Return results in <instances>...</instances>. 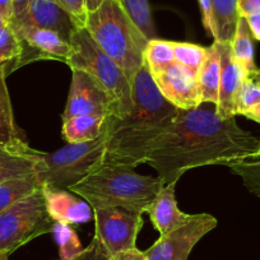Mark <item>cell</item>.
<instances>
[{"label": "cell", "mask_w": 260, "mask_h": 260, "mask_svg": "<svg viewBox=\"0 0 260 260\" xmlns=\"http://www.w3.org/2000/svg\"><path fill=\"white\" fill-rule=\"evenodd\" d=\"M203 104L180 110L176 120L157 141L144 164L153 167L164 185L176 184L195 167L231 164L256 154L260 139L237 125L235 117L223 119ZM216 106V105H214Z\"/></svg>", "instance_id": "obj_1"}, {"label": "cell", "mask_w": 260, "mask_h": 260, "mask_svg": "<svg viewBox=\"0 0 260 260\" xmlns=\"http://www.w3.org/2000/svg\"><path fill=\"white\" fill-rule=\"evenodd\" d=\"M133 106L124 117L110 116V133L102 164L136 169L172 126L180 110L157 88L143 62L133 82Z\"/></svg>", "instance_id": "obj_2"}, {"label": "cell", "mask_w": 260, "mask_h": 260, "mask_svg": "<svg viewBox=\"0 0 260 260\" xmlns=\"http://www.w3.org/2000/svg\"><path fill=\"white\" fill-rule=\"evenodd\" d=\"M162 187L158 176H143L130 167L101 164L68 190L84 199L92 209L121 207L143 214Z\"/></svg>", "instance_id": "obj_3"}, {"label": "cell", "mask_w": 260, "mask_h": 260, "mask_svg": "<svg viewBox=\"0 0 260 260\" xmlns=\"http://www.w3.org/2000/svg\"><path fill=\"white\" fill-rule=\"evenodd\" d=\"M86 28L133 84L144 62L148 40L127 17L119 0H104L96 11L88 13Z\"/></svg>", "instance_id": "obj_4"}, {"label": "cell", "mask_w": 260, "mask_h": 260, "mask_svg": "<svg viewBox=\"0 0 260 260\" xmlns=\"http://www.w3.org/2000/svg\"><path fill=\"white\" fill-rule=\"evenodd\" d=\"M69 46V68L81 69L97 79L116 102L119 117L126 116L133 106V84L117 62L99 46L86 27L74 28Z\"/></svg>", "instance_id": "obj_5"}, {"label": "cell", "mask_w": 260, "mask_h": 260, "mask_svg": "<svg viewBox=\"0 0 260 260\" xmlns=\"http://www.w3.org/2000/svg\"><path fill=\"white\" fill-rule=\"evenodd\" d=\"M109 133L110 116L106 129L97 139L83 143H68L52 153L40 152L36 175L41 184L68 190L88 176L102 164Z\"/></svg>", "instance_id": "obj_6"}, {"label": "cell", "mask_w": 260, "mask_h": 260, "mask_svg": "<svg viewBox=\"0 0 260 260\" xmlns=\"http://www.w3.org/2000/svg\"><path fill=\"white\" fill-rule=\"evenodd\" d=\"M42 187L0 213V252L12 254L36 237L52 232Z\"/></svg>", "instance_id": "obj_7"}, {"label": "cell", "mask_w": 260, "mask_h": 260, "mask_svg": "<svg viewBox=\"0 0 260 260\" xmlns=\"http://www.w3.org/2000/svg\"><path fill=\"white\" fill-rule=\"evenodd\" d=\"M79 115L119 117V107L106 88L91 74L72 69V84L62 120Z\"/></svg>", "instance_id": "obj_8"}, {"label": "cell", "mask_w": 260, "mask_h": 260, "mask_svg": "<svg viewBox=\"0 0 260 260\" xmlns=\"http://www.w3.org/2000/svg\"><path fill=\"white\" fill-rule=\"evenodd\" d=\"M96 235L110 255L136 247L137 236L143 226L141 213L121 208L93 209Z\"/></svg>", "instance_id": "obj_9"}, {"label": "cell", "mask_w": 260, "mask_h": 260, "mask_svg": "<svg viewBox=\"0 0 260 260\" xmlns=\"http://www.w3.org/2000/svg\"><path fill=\"white\" fill-rule=\"evenodd\" d=\"M217 219L207 213L194 214L185 226L159 236L146 252L147 260H187L194 246L216 229Z\"/></svg>", "instance_id": "obj_10"}, {"label": "cell", "mask_w": 260, "mask_h": 260, "mask_svg": "<svg viewBox=\"0 0 260 260\" xmlns=\"http://www.w3.org/2000/svg\"><path fill=\"white\" fill-rule=\"evenodd\" d=\"M152 78L162 96L179 110H190L203 104L197 74L179 62H172Z\"/></svg>", "instance_id": "obj_11"}, {"label": "cell", "mask_w": 260, "mask_h": 260, "mask_svg": "<svg viewBox=\"0 0 260 260\" xmlns=\"http://www.w3.org/2000/svg\"><path fill=\"white\" fill-rule=\"evenodd\" d=\"M12 28L16 31L23 45V65L35 60H59L64 62L68 60L71 52L69 42L56 32L32 26Z\"/></svg>", "instance_id": "obj_12"}, {"label": "cell", "mask_w": 260, "mask_h": 260, "mask_svg": "<svg viewBox=\"0 0 260 260\" xmlns=\"http://www.w3.org/2000/svg\"><path fill=\"white\" fill-rule=\"evenodd\" d=\"M9 26L46 28L56 32L68 42L77 27L68 12L59 3V0H31L23 16L12 22Z\"/></svg>", "instance_id": "obj_13"}, {"label": "cell", "mask_w": 260, "mask_h": 260, "mask_svg": "<svg viewBox=\"0 0 260 260\" xmlns=\"http://www.w3.org/2000/svg\"><path fill=\"white\" fill-rule=\"evenodd\" d=\"M221 52V74H219L218 104L216 111L223 119L236 116L235 102L242 83L247 78L246 72L235 61L231 52V42H218Z\"/></svg>", "instance_id": "obj_14"}, {"label": "cell", "mask_w": 260, "mask_h": 260, "mask_svg": "<svg viewBox=\"0 0 260 260\" xmlns=\"http://www.w3.org/2000/svg\"><path fill=\"white\" fill-rule=\"evenodd\" d=\"M47 213L57 223L82 224L93 216V209L84 199L74 197L69 190L42 184Z\"/></svg>", "instance_id": "obj_15"}, {"label": "cell", "mask_w": 260, "mask_h": 260, "mask_svg": "<svg viewBox=\"0 0 260 260\" xmlns=\"http://www.w3.org/2000/svg\"><path fill=\"white\" fill-rule=\"evenodd\" d=\"M175 186L176 184L164 185L157 198L146 212L154 229L159 232V236L185 226L194 218V214H186L177 208Z\"/></svg>", "instance_id": "obj_16"}, {"label": "cell", "mask_w": 260, "mask_h": 260, "mask_svg": "<svg viewBox=\"0 0 260 260\" xmlns=\"http://www.w3.org/2000/svg\"><path fill=\"white\" fill-rule=\"evenodd\" d=\"M39 162L40 151L26 142L0 146V184L36 174Z\"/></svg>", "instance_id": "obj_17"}, {"label": "cell", "mask_w": 260, "mask_h": 260, "mask_svg": "<svg viewBox=\"0 0 260 260\" xmlns=\"http://www.w3.org/2000/svg\"><path fill=\"white\" fill-rule=\"evenodd\" d=\"M219 74H221V52L218 41H214L212 46L207 47V57L202 65L197 79L202 102L218 104Z\"/></svg>", "instance_id": "obj_18"}, {"label": "cell", "mask_w": 260, "mask_h": 260, "mask_svg": "<svg viewBox=\"0 0 260 260\" xmlns=\"http://www.w3.org/2000/svg\"><path fill=\"white\" fill-rule=\"evenodd\" d=\"M109 116L79 115L62 120V138L68 143H83L97 139L105 132Z\"/></svg>", "instance_id": "obj_19"}, {"label": "cell", "mask_w": 260, "mask_h": 260, "mask_svg": "<svg viewBox=\"0 0 260 260\" xmlns=\"http://www.w3.org/2000/svg\"><path fill=\"white\" fill-rule=\"evenodd\" d=\"M213 17V39L218 42H231L236 32L240 16L237 0H211Z\"/></svg>", "instance_id": "obj_20"}, {"label": "cell", "mask_w": 260, "mask_h": 260, "mask_svg": "<svg viewBox=\"0 0 260 260\" xmlns=\"http://www.w3.org/2000/svg\"><path fill=\"white\" fill-rule=\"evenodd\" d=\"M7 73L0 68V146H9L24 142L14 121L11 97L6 83Z\"/></svg>", "instance_id": "obj_21"}, {"label": "cell", "mask_w": 260, "mask_h": 260, "mask_svg": "<svg viewBox=\"0 0 260 260\" xmlns=\"http://www.w3.org/2000/svg\"><path fill=\"white\" fill-rule=\"evenodd\" d=\"M231 52L235 61L241 65L247 76L256 71L254 42H252L251 32L244 17H240L237 21L236 32L231 41Z\"/></svg>", "instance_id": "obj_22"}, {"label": "cell", "mask_w": 260, "mask_h": 260, "mask_svg": "<svg viewBox=\"0 0 260 260\" xmlns=\"http://www.w3.org/2000/svg\"><path fill=\"white\" fill-rule=\"evenodd\" d=\"M41 187L42 184L36 174L0 184V213Z\"/></svg>", "instance_id": "obj_23"}, {"label": "cell", "mask_w": 260, "mask_h": 260, "mask_svg": "<svg viewBox=\"0 0 260 260\" xmlns=\"http://www.w3.org/2000/svg\"><path fill=\"white\" fill-rule=\"evenodd\" d=\"M23 45L21 39L11 26L0 27V68L6 71L7 76L22 67Z\"/></svg>", "instance_id": "obj_24"}, {"label": "cell", "mask_w": 260, "mask_h": 260, "mask_svg": "<svg viewBox=\"0 0 260 260\" xmlns=\"http://www.w3.org/2000/svg\"><path fill=\"white\" fill-rule=\"evenodd\" d=\"M143 59L151 76H154L175 62L174 44L172 41H166L158 37L149 40L144 49Z\"/></svg>", "instance_id": "obj_25"}, {"label": "cell", "mask_w": 260, "mask_h": 260, "mask_svg": "<svg viewBox=\"0 0 260 260\" xmlns=\"http://www.w3.org/2000/svg\"><path fill=\"white\" fill-rule=\"evenodd\" d=\"M122 9L147 40L157 39L148 0H119Z\"/></svg>", "instance_id": "obj_26"}, {"label": "cell", "mask_w": 260, "mask_h": 260, "mask_svg": "<svg viewBox=\"0 0 260 260\" xmlns=\"http://www.w3.org/2000/svg\"><path fill=\"white\" fill-rule=\"evenodd\" d=\"M235 111L260 124V87L250 78L245 79L237 93Z\"/></svg>", "instance_id": "obj_27"}, {"label": "cell", "mask_w": 260, "mask_h": 260, "mask_svg": "<svg viewBox=\"0 0 260 260\" xmlns=\"http://www.w3.org/2000/svg\"><path fill=\"white\" fill-rule=\"evenodd\" d=\"M232 174L241 177L245 187L260 198V154L247 157L229 166Z\"/></svg>", "instance_id": "obj_28"}, {"label": "cell", "mask_w": 260, "mask_h": 260, "mask_svg": "<svg viewBox=\"0 0 260 260\" xmlns=\"http://www.w3.org/2000/svg\"><path fill=\"white\" fill-rule=\"evenodd\" d=\"M175 61L198 76L207 57V47L190 42H172Z\"/></svg>", "instance_id": "obj_29"}, {"label": "cell", "mask_w": 260, "mask_h": 260, "mask_svg": "<svg viewBox=\"0 0 260 260\" xmlns=\"http://www.w3.org/2000/svg\"><path fill=\"white\" fill-rule=\"evenodd\" d=\"M55 237L57 240V244L60 246V256L61 259H68V257L74 256L82 251L81 242L77 237L76 232L72 230L69 224L64 223H55L52 229Z\"/></svg>", "instance_id": "obj_30"}, {"label": "cell", "mask_w": 260, "mask_h": 260, "mask_svg": "<svg viewBox=\"0 0 260 260\" xmlns=\"http://www.w3.org/2000/svg\"><path fill=\"white\" fill-rule=\"evenodd\" d=\"M110 254L104 246L99 237L94 236L91 244L82 250L79 254L74 255V256L68 257V259H60V260H109Z\"/></svg>", "instance_id": "obj_31"}, {"label": "cell", "mask_w": 260, "mask_h": 260, "mask_svg": "<svg viewBox=\"0 0 260 260\" xmlns=\"http://www.w3.org/2000/svg\"><path fill=\"white\" fill-rule=\"evenodd\" d=\"M62 8L68 12L77 27H86L88 11L86 0H59Z\"/></svg>", "instance_id": "obj_32"}, {"label": "cell", "mask_w": 260, "mask_h": 260, "mask_svg": "<svg viewBox=\"0 0 260 260\" xmlns=\"http://www.w3.org/2000/svg\"><path fill=\"white\" fill-rule=\"evenodd\" d=\"M237 12L244 18L260 13V0H237Z\"/></svg>", "instance_id": "obj_33"}, {"label": "cell", "mask_w": 260, "mask_h": 260, "mask_svg": "<svg viewBox=\"0 0 260 260\" xmlns=\"http://www.w3.org/2000/svg\"><path fill=\"white\" fill-rule=\"evenodd\" d=\"M202 11V19L206 31L213 36V17H212V2L211 0H199Z\"/></svg>", "instance_id": "obj_34"}, {"label": "cell", "mask_w": 260, "mask_h": 260, "mask_svg": "<svg viewBox=\"0 0 260 260\" xmlns=\"http://www.w3.org/2000/svg\"><path fill=\"white\" fill-rule=\"evenodd\" d=\"M109 260H147L146 252L141 251L137 247L133 249H127L124 251L116 252L114 255H110Z\"/></svg>", "instance_id": "obj_35"}, {"label": "cell", "mask_w": 260, "mask_h": 260, "mask_svg": "<svg viewBox=\"0 0 260 260\" xmlns=\"http://www.w3.org/2000/svg\"><path fill=\"white\" fill-rule=\"evenodd\" d=\"M247 26H249L250 32H251L252 39L260 41V13L252 14V16L246 17Z\"/></svg>", "instance_id": "obj_36"}, {"label": "cell", "mask_w": 260, "mask_h": 260, "mask_svg": "<svg viewBox=\"0 0 260 260\" xmlns=\"http://www.w3.org/2000/svg\"><path fill=\"white\" fill-rule=\"evenodd\" d=\"M0 13L4 17L8 24L11 23L14 17L13 0H0Z\"/></svg>", "instance_id": "obj_37"}, {"label": "cell", "mask_w": 260, "mask_h": 260, "mask_svg": "<svg viewBox=\"0 0 260 260\" xmlns=\"http://www.w3.org/2000/svg\"><path fill=\"white\" fill-rule=\"evenodd\" d=\"M29 2H31V0H13L14 17H13V19H12V22L17 21V19H19L22 16H23L24 12H26V9H27V7H28Z\"/></svg>", "instance_id": "obj_38"}, {"label": "cell", "mask_w": 260, "mask_h": 260, "mask_svg": "<svg viewBox=\"0 0 260 260\" xmlns=\"http://www.w3.org/2000/svg\"><path fill=\"white\" fill-rule=\"evenodd\" d=\"M102 2H104V0H86V7L88 13L96 11V9L101 6Z\"/></svg>", "instance_id": "obj_39"}, {"label": "cell", "mask_w": 260, "mask_h": 260, "mask_svg": "<svg viewBox=\"0 0 260 260\" xmlns=\"http://www.w3.org/2000/svg\"><path fill=\"white\" fill-rule=\"evenodd\" d=\"M247 78L251 79L255 84H257V86L260 87V69H256V71L252 72L251 74H249V76H247Z\"/></svg>", "instance_id": "obj_40"}, {"label": "cell", "mask_w": 260, "mask_h": 260, "mask_svg": "<svg viewBox=\"0 0 260 260\" xmlns=\"http://www.w3.org/2000/svg\"><path fill=\"white\" fill-rule=\"evenodd\" d=\"M4 26H8V22L4 19V17L2 16V13H0V27H4Z\"/></svg>", "instance_id": "obj_41"}, {"label": "cell", "mask_w": 260, "mask_h": 260, "mask_svg": "<svg viewBox=\"0 0 260 260\" xmlns=\"http://www.w3.org/2000/svg\"><path fill=\"white\" fill-rule=\"evenodd\" d=\"M0 260H8V254H3V252H0Z\"/></svg>", "instance_id": "obj_42"}, {"label": "cell", "mask_w": 260, "mask_h": 260, "mask_svg": "<svg viewBox=\"0 0 260 260\" xmlns=\"http://www.w3.org/2000/svg\"><path fill=\"white\" fill-rule=\"evenodd\" d=\"M256 154H260V146H259V149H257V152H256ZM255 156V154H254Z\"/></svg>", "instance_id": "obj_43"}]
</instances>
